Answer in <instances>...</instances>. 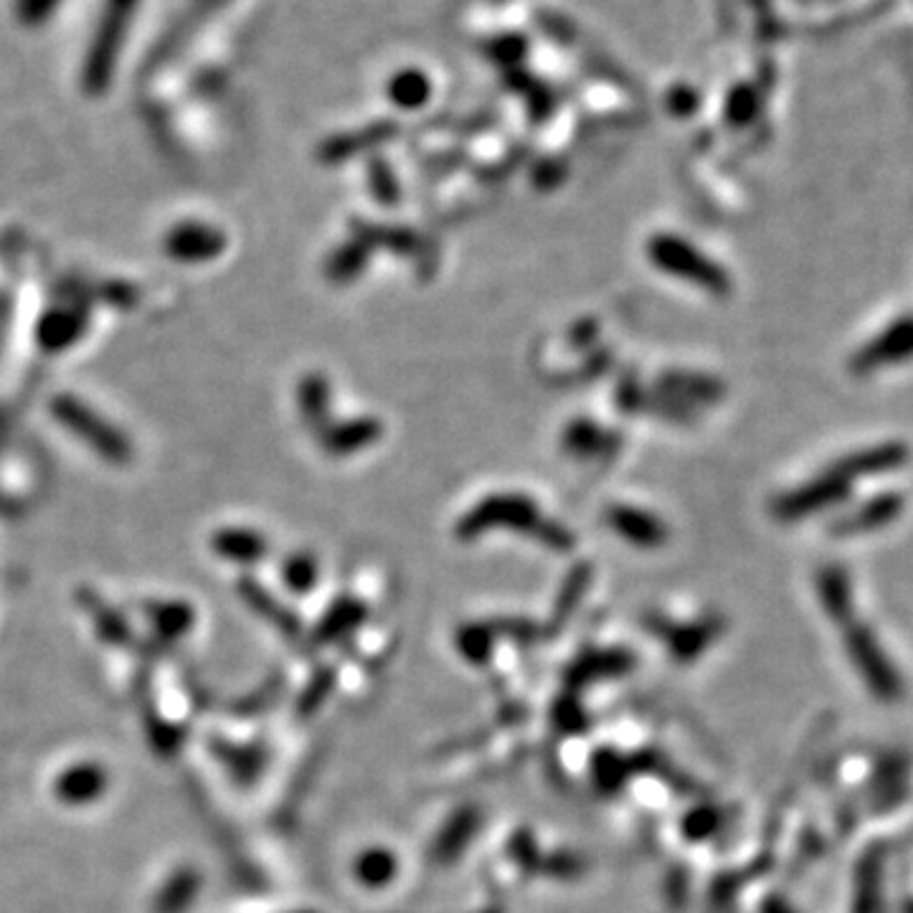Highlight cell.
Returning a JSON list of instances; mask_svg holds the SVG:
<instances>
[{"label":"cell","instance_id":"6da1fadb","mask_svg":"<svg viewBox=\"0 0 913 913\" xmlns=\"http://www.w3.org/2000/svg\"><path fill=\"white\" fill-rule=\"evenodd\" d=\"M492 528H510V531L528 533L559 553H569L573 548V536L563 526L543 518L536 502L526 495H518V492H500V495L480 500L457 523V536L470 541V538H478L480 533L492 531Z\"/></svg>","mask_w":913,"mask_h":913},{"label":"cell","instance_id":"7a4b0ae2","mask_svg":"<svg viewBox=\"0 0 913 913\" xmlns=\"http://www.w3.org/2000/svg\"><path fill=\"white\" fill-rule=\"evenodd\" d=\"M647 254H650L655 267L675 274V277L696 282L698 287L714 292V295H726L730 289L728 274L714 259H708L706 254L698 252L696 246L680 239V236H655L650 246H647Z\"/></svg>","mask_w":913,"mask_h":913},{"label":"cell","instance_id":"3957f363","mask_svg":"<svg viewBox=\"0 0 913 913\" xmlns=\"http://www.w3.org/2000/svg\"><path fill=\"white\" fill-rule=\"evenodd\" d=\"M51 411L59 422L75 432L79 440H85L91 450L99 452L112 462L130 460V442L127 436L117 432V429L105 422L102 416L95 414L87 404H81L75 396H57L51 401Z\"/></svg>","mask_w":913,"mask_h":913},{"label":"cell","instance_id":"277c9868","mask_svg":"<svg viewBox=\"0 0 913 913\" xmlns=\"http://www.w3.org/2000/svg\"><path fill=\"white\" fill-rule=\"evenodd\" d=\"M847 492H851V478L847 474L835 470L822 472L817 480L807 482L799 490L787 492L779 500L774 502V513L782 520H797L805 518L809 513H817V510H825L827 505H835V502L845 500Z\"/></svg>","mask_w":913,"mask_h":913},{"label":"cell","instance_id":"5b68a950","mask_svg":"<svg viewBox=\"0 0 913 913\" xmlns=\"http://www.w3.org/2000/svg\"><path fill=\"white\" fill-rule=\"evenodd\" d=\"M655 635H660L665 639V645L670 647V652L678 657L680 662H690L696 660V657L706 650V647L714 642L720 632V622L718 619H700V622H693V625H668L665 619L660 617H652L650 622Z\"/></svg>","mask_w":913,"mask_h":913},{"label":"cell","instance_id":"8992f818","mask_svg":"<svg viewBox=\"0 0 913 913\" xmlns=\"http://www.w3.org/2000/svg\"><path fill=\"white\" fill-rule=\"evenodd\" d=\"M226 249V236L206 224H180L166 239V252L178 262H208Z\"/></svg>","mask_w":913,"mask_h":913},{"label":"cell","instance_id":"52a82bcc","mask_svg":"<svg viewBox=\"0 0 913 913\" xmlns=\"http://www.w3.org/2000/svg\"><path fill=\"white\" fill-rule=\"evenodd\" d=\"M132 0H112L109 6L107 21L102 23V31H99V39L95 51H91V61L87 67V85L89 89H102L109 79V69H112L115 51H117V39L125 29L127 13H130Z\"/></svg>","mask_w":913,"mask_h":913},{"label":"cell","instance_id":"ba28073f","mask_svg":"<svg viewBox=\"0 0 913 913\" xmlns=\"http://www.w3.org/2000/svg\"><path fill=\"white\" fill-rule=\"evenodd\" d=\"M913 355V317H903L899 323L867 343L865 348L855 355V371H873L885 363H899Z\"/></svg>","mask_w":913,"mask_h":913},{"label":"cell","instance_id":"9c48e42d","mask_svg":"<svg viewBox=\"0 0 913 913\" xmlns=\"http://www.w3.org/2000/svg\"><path fill=\"white\" fill-rule=\"evenodd\" d=\"M607 523L625 538V541L635 543L639 548H657L668 541V528L657 516L647 513L632 505H615L609 508Z\"/></svg>","mask_w":913,"mask_h":913},{"label":"cell","instance_id":"30bf717a","mask_svg":"<svg viewBox=\"0 0 913 913\" xmlns=\"http://www.w3.org/2000/svg\"><path fill=\"white\" fill-rule=\"evenodd\" d=\"M480 827V812L474 807H462L457 809L450 817V822L442 827V833L436 835L432 845V857L436 863H454L457 857L462 855L464 847L470 845V840L474 837Z\"/></svg>","mask_w":913,"mask_h":913},{"label":"cell","instance_id":"8fae6325","mask_svg":"<svg viewBox=\"0 0 913 913\" xmlns=\"http://www.w3.org/2000/svg\"><path fill=\"white\" fill-rule=\"evenodd\" d=\"M635 657L627 650H609V652H589L583 655L581 660L573 665L569 673L571 688H579V685H587L601 678H617V675H625L632 670Z\"/></svg>","mask_w":913,"mask_h":913},{"label":"cell","instance_id":"7c38bea8","mask_svg":"<svg viewBox=\"0 0 913 913\" xmlns=\"http://www.w3.org/2000/svg\"><path fill=\"white\" fill-rule=\"evenodd\" d=\"M906 450L901 444H883L875 446V450L855 452L851 457H845L843 462L837 464V470L847 474V478H865V474H883L901 468L906 462Z\"/></svg>","mask_w":913,"mask_h":913},{"label":"cell","instance_id":"4fadbf2b","mask_svg":"<svg viewBox=\"0 0 913 913\" xmlns=\"http://www.w3.org/2000/svg\"><path fill=\"white\" fill-rule=\"evenodd\" d=\"M381 436V424L376 419H353L348 424H337L325 429L323 444L331 454H353L363 446L373 444Z\"/></svg>","mask_w":913,"mask_h":913},{"label":"cell","instance_id":"5bb4252c","mask_svg":"<svg viewBox=\"0 0 913 913\" xmlns=\"http://www.w3.org/2000/svg\"><path fill=\"white\" fill-rule=\"evenodd\" d=\"M107 776L105 769H99L95 764H81L69 769L63 776H59L57 782V794L63 802H71V805H79V802H89L99 797L105 792Z\"/></svg>","mask_w":913,"mask_h":913},{"label":"cell","instance_id":"9a60e30c","mask_svg":"<svg viewBox=\"0 0 913 913\" xmlns=\"http://www.w3.org/2000/svg\"><path fill=\"white\" fill-rule=\"evenodd\" d=\"M85 333V317L71 310H53L39 325V341L46 351H63Z\"/></svg>","mask_w":913,"mask_h":913},{"label":"cell","instance_id":"2e32d148","mask_svg":"<svg viewBox=\"0 0 913 913\" xmlns=\"http://www.w3.org/2000/svg\"><path fill=\"white\" fill-rule=\"evenodd\" d=\"M214 551L224 559L252 563L267 553V541L254 531H222L214 536Z\"/></svg>","mask_w":913,"mask_h":913},{"label":"cell","instance_id":"e0dca14e","mask_svg":"<svg viewBox=\"0 0 913 913\" xmlns=\"http://www.w3.org/2000/svg\"><path fill=\"white\" fill-rule=\"evenodd\" d=\"M903 500L899 495H881L857 510V513L847 516L845 520H840V528L845 531H873V528H881L885 523H891L893 518L901 513Z\"/></svg>","mask_w":913,"mask_h":913},{"label":"cell","instance_id":"ac0fdd59","mask_svg":"<svg viewBox=\"0 0 913 913\" xmlns=\"http://www.w3.org/2000/svg\"><path fill=\"white\" fill-rule=\"evenodd\" d=\"M355 878L369 889H383L391 881L396 878L399 863L391 851H383V847H371V851H363L359 861H355Z\"/></svg>","mask_w":913,"mask_h":913},{"label":"cell","instance_id":"d6986e66","mask_svg":"<svg viewBox=\"0 0 913 913\" xmlns=\"http://www.w3.org/2000/svg\"><path fill=\"white\" fill-rule=\"evenodd\" d=\"M591 581V566H577V569L571 571V577L566 579L563 589L559 593V599H556V609H553V617H551V625H548L546 632L551 635H559L561 627L566 625V619L573 615V609L583 597V591H587Z\"/></svg>","mask_w":913,"mask_h":913},{"label":"cell","instance_id":"ffe728a7","mask_svg":"<svg viewBox=\"0 0 913 913\" xmlns=\"http://www.w3.org/2000/svg\"><path fill=\"white\" fill-rule=\"evenodd\" d=\"M365 617L363 605L353 599H341L333 609L323 617V622L317 625L315 639L317 642H333V639H341L345 632H351L353 627H359Z\"/></svg>","mask_w":913,"mask_h":913},{"label":"cell","instance_id":"44dd1931","mask_svg":"<svg viewBox=\"0 0 913 913\" xmlns=\"http://www.w3.org/2000/svg\"><path fill=\"white\" fill-rule=\"evenodd\" d=\"M242 593L246 599H249V605L259 611V615H264L267 619H272L274 625H277L282 632H287L289 637H295V635H300V622H297V617H292L289 611H285L282 609L277 601H274L267 591L264 589H259L257 583L254 581H244L242 583Z\"/></svg>","mask_w":913,"mask_h":913},{"label":"cell","instance_id":"7402d4cb","mask_svg":"<svg viewBox=\"0 0 913 913\" xmlns=\"http://www.w3.org/2000/svg\"><path fill=\"white\" fill-rule=\"evenodd\" d=\"M327 401H331V386L323 376H307L300 383L297 404L310 424L317 426L327 416Z\"/></svg>","mask_w":913,"mask_h":913},{"label":"cell","instance_id":"603a6c76","mask_svg":"<svg viewBox=\"0 0 913 913\" xmlns=\"http://www.w3.org/2000/svg\"><path fill=\"white\" fill-rule=\"evenodd\" d=\"M609 436L601 432V429L593 422H573L563 432V446L566 452L577 454V457H591L601 450H607Z\"/></svg>","mask_w":913,"mask_h":913},{"label":"cell","instance_id":"cb8c5ba5","mask_svg":"<svg viewBox=\"0 0 913 913\" xmlns=\"http://www.w3.org/2000/svg\"><path fill=\"white\" fill-rule=\"evenodd\" d=\"M492 639H495V629L492 625H468L457 632V650L470 662H485L492 652Z\"/></svg>","mask_w":913,"mask_h":913},{"label":"cell","instance_id":"d4e9b609","mask_svg":"<svg viewBox=\"0 0 913 913\" xmlns=\"http://www.w3.org/2000/svg\"><path fill=\"white\" fill-rule=\"evenodd\" d=\"M662 383H668L665 389H673L680 396H690L693 401H714L724 394L720 383L706 376H696V373H668Z\"/></svg>","mask_w":913,"mask_h":913},{"label":"cell","instance_id":"484cf974","mask_svg":"<svg viewBox=\"0 0 913 913\" xmlns=\"http://www.w3.org/2000/svg\"><path fill=\"white\" fill-rule=\"evenodd\" d=\"M369 252H371V246L363 239H355L351 244L341 246V249L333 254L331 264H327V274H331V277L337 282L355 277V274L363 269L365 259H369Z\"/></svg>","mask_w":913,"mask_h":913},{"label":"cell","instance_id":"4316f807","mask_svg":"<svg viewBox=\"0 0 913 913\" xmlns=\"http://www.w3.org/2000/svg\"><path fill=\"white\" fill-rule=\"evenodd\" d=\"M627 774L629 762L611 752V748H601V752L593 756V782H597L599 789L615 792L619 784L627 779Z\"/></svg>","mask_w":913,"mask_h":913},{"label":"cell","instance_id":"83f0119b","mask_svg":"<svg viewBox=\"0 0 913 913\" xmlns=\"http://www.w3.org/2000/svg\"><path fill=\"white\" fill-rule=\"evenodd\" d=\"M196 889H198V878H196V875L190 873V871H183L180 875H176V878L170 881L168 891L160 896L158 911H160V913H176V911H180V909H186L188 901L194 899Z\"/></svg>","mask_w":913,"mask_h":913},{"label":"cell","instance_id":"f1b7e54d","mask_svg":"<svg viewBox=\"0 0 913 913\" xmlns=\"http://www.w3.org/2000/svg\"><path fill=\"white\" fill-rule=\"evenodd\" d=\"M282 579H285L287 587L297 593H305L313 589L317 581V563L313 556H307V553L292 556V559L285 563Z\"/></svg>","mask_w":913,"mask_h":913},{"label":"cell","instance_id":"f546056e","mask_svg":"<svg viewBox=\"0 0 913 913\" xmlns=\"http://www.w3.org/2000/svg\"><path fill=\"white\" fill-rule=\"evenodd\" d=\"M153 619L160 632L180 635L186 632L190 622H194V611L186 605H163L158 609H153Z\"/></svg>","mask_w":913,"mask_h":913},{"label":"cell","instance_id":"4dcf8cb0","mask_svg":"<svg viewBox=\"0 0 913 913\" xmlns=\"http://www.w3.org/2000/svg\"><path fill=\"white\" fill-rule=\"evenodd\" d=\"M716 825H718V812L714 807H698L683 819V833L688 840H703V837L714 835Z\"/></svg>","mask_w":913,"mask_h":913},{"label":"cell","instance_id":"1f68e13d","mask_svg":"<svg viewBox=\"0 0 913 913\" xmlns=\"http://www.w3.org/2000/svg\"><path fill=\"white\" fill-rule=\"evenodd\" d=\"M510 853H513V861L523 867V871H538L541 867V855H538L536 840L533 835H528L526 829L510 840Z\"/></svg>","mask_w":913,"mask_h":913},{"label":"cell","instance_id":"d6a6232c","mask_svg":"<svg viewBox=\"0 0 913 913\" xmlns=\"http://www.w3.org/2000/svg\"><path fill=\"white\" fill-rule=\"evenodd\" d=\"M543 867L548 871L546 875H553V878L569 881V878H577V875L583 873V861L577 853H556V855L548 857V861L543 863Z\"/></svg>","mask_w":913,"mask_h":913},{"label":"cell","instance_id":"836d02e7","mask_svg":"<svg viewBox=\"0 0 913 913\" xmlns=\"http://www.w3.org/2000/svg\"><path fill=\"white\" fill-rule=\"evenodd\" d=\"M553 720H556V726L563 730V734H579V728L587 726V718H583L581 708L571 698H563V700L556 703Z\"/></svg>","mask_w":913,"mask_h":913},{"label":"cell","instance_id":"e575fe53","mask_svg":"<svg viewBox=\"0 0 913 913\" xmlns=\"http://www.w3.org/2000/svg\"><path fill=\"white\" fill-rule=\"evenodd\" d=\"M371 178H373V194H376L386 206L394 204L396 196H399V188H396V180L389 173V168H386V173H383L381 166H373Z\"/></svg>","mask_w":913,"mask_h":913}]
</instances>
